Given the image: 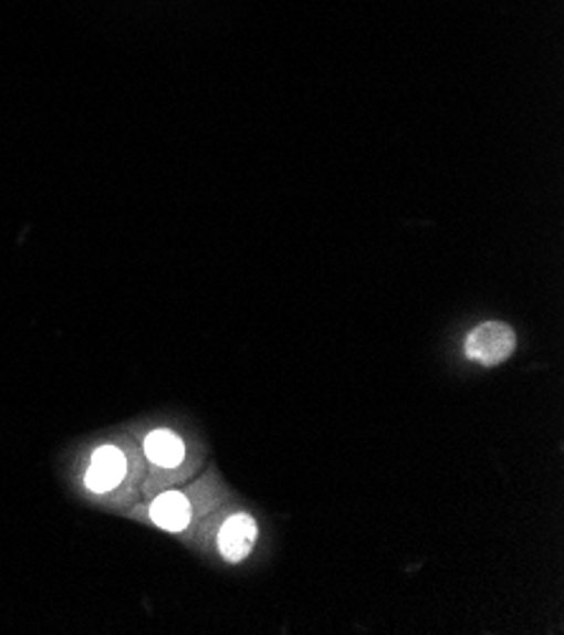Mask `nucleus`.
<instances>
[{
	"instance_id": "nucleus-5",
	"label": "nucleus",
	"mask_w": 564,
	"mask_h": 635,
	"mask_svg": "<svg viewBox=\"0 0 564 635\" xmlns=\"http://www.w3.org/2000/svg\"><path fill=\"white\" fill-rule=\"evenodd\" d=\"M145 454L155 466H163V469H173L178 466L185 456L182 440L170 434V430H153L145 438Z\"/></svg>"
},
{
	"instance_id": "nucleus-3",
	"label": "nucleus",
	"mask_w": 564,
	"mask_h": 635,
	"mask_svg": "<svg viewBox=\"0 0 564 635\" xmlns=\"http://www.w3.org/2000/svg\"><path fill=\"white\" fill-rule=\"evenodd\" d=\"M255 540V522L249 514H233L218 534L220 554L228 562H241L251 552Z\"/></svg>"
},
{
	"instance_id": "nucleus-4",
	"label": "nucleus",
	"mask_w": 564,
	"mask_h": 635,
	"mask_svg": "<svg viewBox=\"0 0 564 635\" xmlns=\"http://www.w3.org/2000/svg\"><path fill=\"white\" fill-rule=\"evenodd\" d=\"M149 517L153 522L167 529V532H180L190 522V501L178 491H167L163 497L155 499V504L149 507Z\"/></svg>"
},
{
	"instance_id": "nucleus-2",
	"label": "nucleus",
	"mask_w": 564,
	"mask_h": 635,
	"mask_svg": "<svg viewBox=\"0 0 564 635\" xmlns=\"http://www.w3.org/2000/svg\"><path fill=\"white\" fill-rule=\"evenodd\" d=\"M125 473H127L125 454L114 446H102L96 448L92 456L90 471H86V487L94 493H107L125 479Z\"/></svg>"
},
{
	"instance_id": "nucleus-1",
	"label": "nucleus",
	"mask_w": 564,
	"mask_h": 635,
	"mask_svg": "<svg viewBox=\"0 0 564 635\" xmlns=\"http://www.w3.org/2000/svg\"><path fill=\"white\" fill-rule=\"evenodd\" d=\"M516 334L509 324L487 322L469 332L466 337V357L483 367H497L514 355Z\"/></svg>"
}]
</instances>
